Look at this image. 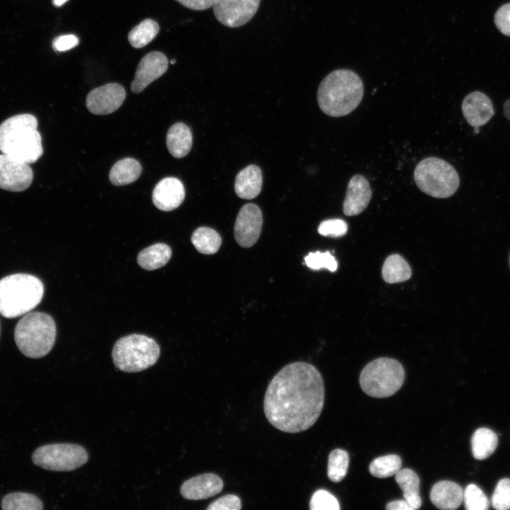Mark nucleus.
<instances>
[{
  "mask_svg": "<svg viewBox=\"0 0 510 510\" xmlns=\"http://www.w3.org/2000/svg\"><path fill=\"white\" fill-rule=\"evenodd\" d=\"M498 444L497 434L489 429H477L471 438L472 453L475 458L484 460L489 457Z\"/></svg>",
  "mask_w": 510,
  "mask_h": 510,
  "instance_id": "393cba45",
  "label": "nucleus"
},
{
  "mask_svg": "<svg viewBox=\"0 0 510 510\" xmlns=\"http://www.w3.org/2000/svg\"><path fill=\"white\" fill-rule=\"evenodd\" d=\"M311 510H339V503L336 498L325 489H318L314 492L310 501Z\"/></svg>",
  "mask_w": 510,
  "mask_h": 510,
  "instance_id": "f704fd0d",
  "label": "nucleus"
},
{
  "mask_svg": "<svg viewBox=\"0 0 510 510\" xmlns=\"http://www.w3.org/2000/svg\"><path fill=\"white\" fill-rule=\"evenodd\" d=\"M175 62H176V60H172L170 61V63L172 64H175Z\"/></svg>",
  "mask_w": 510,
  "mask_h": 510,
  "instance_id": "a18cd8bd",
  "label": "nucleus"
},
{
  "mask_svg": "<svg viewBox=\"0 0 510 510\" xmlns=\"http://www.w3.org/2000/svg\"><path fill=\"white\" fill-rule=\"evenodd\" d=\"M324 387L317 369L305 362H294L281 368L266 389L264 414L277 429L290 434L310 428L324 406Z\"/></svg>",
  "mask_w": 510,
  "mask_h": 510,
  "instance_id": "f257e3e1",
  "label": "nucleus"
},
{
  "mask_svg": "<svg viewBox=\"0 0 510 510\" xmlns=\"http://www.w3.org/2000/svg\"><path fill=\"white\" fill-rule=\"evenodd\" d=\"M363 85L360 76L350 69H336L327 75L317 90L320 109L332 117L349 114L361 103Z\"/></svg>",
  "mask_w": 510,
  "mask_h": 510,
  "instance_id": "f03ea898",
  "label": "nucleus"
},
{
  "mask_svg": "<svg viewBox=\"0 0 510 510\" xmlns=\"http://www.w3.org/2000/svg\"><path fill=\"white\" fill-rule=\"evenodd\" d=\"M347 224L341 219H329L322 221L318 227V232L323 236L339 237L345 235Z\"/></svg>",
  "mask_w": 510,
  "mask_h": 510,
  "instance_id": "c9c22d12",
  "label": "nucleus"
},
{
  "mask_svg": "<svg viewBox=\"0 0 510 510\" xmlns=\"http://www.w3.org/2000/svg\"><path fill=\"white\" fill-rule=\"evenodd\" d=\"M372 191L368 181L362 175H354L349 181L343 203V211L346 216L361 213L368 205Z\"/></svg>",
  "mask_w": 510,
  "mask_h": 510,
  "instance_id": "dca6fc26",
  "label": "nucleus"
},
{
  "mask_svg": "<svg viewBox=\"0 0 510 510\" xmlns=\"http://www.w3.org/2000/svg\"><path fill=\"white\" fill-rule=\"evenodd\" d=\"M492 506L497 510L510 509V479L500 480L494 489L492 499Z\"/></svg>",
  "mask_w": 510,
  "mask_h": 510,
  "instance_id": "72a5a7b5",
  "label": "nucleus"
},
{
  "mask_svg": "<svg viewBox=\"0 0 510 510\" xmlns=\"http://www.w3.org/2000/svg\"><path fill=\"white\" fill-rule=\"evenodd\" d=\"M222 480L216 474L208 472L193 477L185 481L180 488L181 496L188 500H201L215 496L223 488Z\"/></svg>",
  "mask_w": 510,
  "mask_h": 510,
  "instance_id": "2eb2a0df",
  "label": "nucleus"
},
{
  "mask_svg": "<svg viewBox=\"0 0 510 510\" xmlns=\"http://www.w3.org/2000/svg\"><path fill=\"white\" fill-rule=\"evenodd\" d=\"M430 499L437 508L443 510L458 509L463 502V490L457 483L441 480L435 483L430 492Z\"/></svg>",
  "mask_w": 510,
  "mask_h": 510,
  "instance_id": "6ab92c4d",
  "label": "nucleus"
},
{
  "mask_svg": "<svg viewBox=\"0 0 510 510\" xmlns=\"http://www.w3.org/2000/svg\"><path fill=\"white\" fill-rule=\"evenodd\" d=\"M89 459L85 448L73 443H53L38 448L32 455L35 465L43 469L72 471L84 465Z\"/></svg>",
  "mask_w": 510,
  "mask_h": 510,
  "instance_id": "1a4fd4ad",
  "label": "nucleus"
},
{
  "mask_svg": "<svg viewBox=\"0 0 510 510\" xmlns=\"http://www.w3.org/2000/svg\"><path fill=\"white\" fill-rule=\"evenodd\" d=\"M263 217L260 208L248 203L240 209L234 224V237L239 245L250 247L258 240L262 227Z\"/></svg>",
  "mask_w": 510,
  "mask_h": 510,
  "instance_id": "f8f14e48",
  "label": "nucleus"
},
{
  "mask_svg": "<svg viewBox=\"0 0 510 510\" xmlns=\"http://www.w3.org/2000/svg\"><path fill=\"white\" fill-rule=\"evenodd\" d=\"M395 480L403 492L404 499L414 510L420 508L421 506V499L419 495L420 481L416 473L409 468H404L395 474Z\"/></svg>",
  "mask_w": 510,
  "mask_h": 510,
  "instance_id": "5701e85b",
  "label": "nucleus"
},
{
  "mask_svg": "<svg viewBox=\"0 0 510 510\" xmlns=\"http://www.w3.org/2000/svg\"><path fill=\"white\" fill-rule=\"evenodd\" d=\"M509 260H510V259H509ZM509 263H510V261H509Z\"/></svg>",
  "mask_w": 510,
  "mask_h": 510,
  "instance_id": "49530a36",
  "label": "nucleus"
},
{
  "mask_svg": "<svg viewBox=\"0 0 510 510\" xmlns=\"http://www.w3.org/2000/svg\"><path fill=\"white\" fill-rule=\"evenodd\" d=\"M404 377V370L399 361L383 357L370 361L363 368L359 382L368 395L384 398L400 389Z\"/></svg>",
  "mask_w": 510,
  "mask_h": 510,
  "instance_id": "0eeeda50",
  "label": "nucleus"
},
{
  "mask_svg": "<svg viewBox=\"0 0 510 510\" xmlns=\"http://www.w3.org/2000/svg\"><path fill=\"white\" fill-rule=\"evenodd\" d=\"M463 502L467 510H487L489 502L483 491L476 484H468L463 491Z\"/></svg>",
  "mask_w": 510,
  "mask_h": 510,
  "instance_id": "2f4dec72",
  "label": "nucleus"
},
{
  "mask_svg": "<svg viewBox=\"0 0 510 510\" xmlns=\"http://www.w3.org/2000/svg\"><path fill=\"white\" fill-rule=\"evenodd\" d=\"M4 510H42L41 500L32 494L13 492L6 495L1 503Z\"/></svg>",
  "mask_w": 510,
  "mask_h": 510,
  "instance_id": "cd10ccee",
  "label": "nucleus"
},
{
  "mask_svg": "<svg viewBox=\"0 0 510 510\" xmlns=\"http://www.w3.org/2000/svg\"><path fill=\"white\" fill-rule=\"evenodd\" d=\"M305 264L311 269L327 268L332 272L337 269V262L329 251L311 252L305 257Z\"/></svg>",
  "mask_w": 510,
  "mask_h": 510,
  "instance_id": "473e14b6",
  "label": "nucleus"
},
{
  "mask_svg": "<svg viewBox=\"0 0 510 510\" xmlns=\"http://www.w3.org/2000/svg\"><path fill=\"white\" fill-rule=\"evenodd\" d=\"M159 30L158 23L152 19H145L134 27L128 34L130 45L141 48L150 42Z\"/></svg>",
  "mask_w": 510,
  "mask_h": 510,
  "instance_id": "c85d7f7f",
  "label": "nucleus"
},
{
  "mask_svg": "<svg viewBox=\"0 0 510 510\" xmlns=\"http://www.w3.org/2000/svg\"><path fill=\"white\" fill-rule=\"evenodd\" d=\"M14 339L21 352L28 358H39L52 348L56 325L52 317L41 312H28L18 321Z\"/></svg>",
  "mask_w": 510,
  "mask_h": 510,
  "instance_id": "39448f33",
  "label": "nucleus"
},
{
  "mask_svg": "<svg viewBox=\"0 0 510 510\" xmlns=\"http://www.w3.org/2000/svg\"><path fill=\"white\" fill-rule=\"evenodd\" d=\"M462 111L467 122L474 128L484 125L494 114L491 100L480 91H474L465 96Z\"/></svg>",
  "mask_w": 510,
  "mask_h": 510,
  "instance_id": "a211bd4d",
  "label": "nucleus"
},
{
  "mask_svg": "<svg viewBox=\"0 0 510 510\" xmlns=\"http://www.w3.org/2000/svg\"><path fill=\"white\" fill-rule=\"evenodd\" d=\"M185 189L181 181L174 177L162 179L152 192V202L160 210L171 211L177 208L183 201Z\"/></svg>",
  "mask_w": 510,
  "mask_h": 510,
  "instance_id": "f3484780",
  "label": "nucleus"
},
{
  "mask_svg": "<svg viewBox=\"0 0 510 510\" xmlns=\"http://www.w3.org/2000/svg\"><path fill=\"white\" fill-rule=\"evenodd\" d=\"M242 509V502L239 497L234 494H225L208 505L207 510H239Z\"/></svg>",
  "mask_w": 510,
  "mask_h": 510,
  "instance_id": "e433bc0d",
  "label": "nucleus"
},
{
  "mask_svg": "<svg viewBox=\"0 0 510 510\" xmlns=\"http://www.w3.org/2000/svg\"><path fill=\"white\" fill-rule=\"evenodd\" d=\"M44 285L36 276L14 273L0 280V314L6 318L24 315L42 300Z\"/></svg>",
  "mask_w": 510,
  "mask_h": 510,
  "instance_id": "20e7f679",
  "label": "nucleus"
},
{
  "mask_svg": "<svg viewBox=\"0 0 510 510\" xmlns=\"http://www.w3.org/2000/svg\"><path fill=\"white\" fill-rule=\"evenodd\" d=\"M261 171L256 165L247 166L236 176L234 191L240 198L249 200L256 198L261 192Z\"/></svg>",
  "mask_w": 510,
  "mask_h": 510,
  "instance_id": "aec40b11",
  "label": "nucleus"
},
{
  "mask_svg": "<svg viewBox=\"0 0 510 510\" xmlns=\"http://www.w3.org/2000/svg\"><path fill=\"white\" fill-rule=\"evenodd\" d=\"M125 95L123 86L109 83L91 90L86 96V105L93 114L107 115L120 107Z\"/></svg>",
  "mask_w": 510,
  "mask_h": 510,
  "instance_id": "ddd939ff",
  "label": "nucleus"
},
{
  "mask_svg": "<svg viewBox=\"0 0 510 510\" xmlns=\"http://www.w3.org/2000/svg\"><path fill=\"white\" fill-rule=\"evenodd\" d=\"M411 275L412 271L409 264L400 255L392 254L385 259L382 268V276L387 283L403 282L408 280Z\"/></svg>",
  "mask_w": 510,
  "mask_h": 510,
  "instance_id": "a878e982",
  "label": "nucleus"
},
{
  "mask_svg": "<svg viewBox=\"0 0 510 510\" xmlns=\"http://www.w3.org/2000/svg\"><path fill=\"white\" fill-rule=\"evenodd\" d=\"M402 460L395 454L386 455L374 459L369 465L370 474L376 477L385 478L395 474L401 469Z\"/></svg>",
  "mask_w": 510,
  "mask_h": 510,
  "instance_id": "7c9ffc66",
  "label": "nucleus"
},
{
  "mask_svg": "<svg viewBox=\"0 0 510 510\" xmlns=\"http://www.w3.org/2000/svg\"><path fill=\"white\" fill-rule=\"evenodd\" d=\"M414 178L421 191L438 198L451 196L460 184L458 174L453 166L437 157L421 160L414 169Z\"/></svg>",
  "mask_w": 510,
  "mask_h": 510,
  "instance_id": "6e6552de",
  "label": "nucleus"
},
{
  "mask_svg": "<svg viewBox=\"0 0 510 510\" xmlns=\"http://www.w3.org/2000/svg\"><path fill=\"white\" fill-rule=\"evenodd\" d=\"M183 6L195 10L203 11L212 7L215 0H176Z\"/></svg>",
  "mask_w": 510,
  "mask_h": 510,
  "instance_id": "ea45409f",
  "label": "nucleus"
},
{
  "mask_svg": "<svg viewBox=\"0 0 510 510\" xmlns=\"http://www.w3.org/2000/svg\"><path fill=\"white\" fill-rule=\"evenodd\" d=\"M494 23L502 33L510 36V3L504 4L497 10Z\"/></svg>",
  "mask_w": 510,
  "mask_h": 510,
  "instance_id": "4c0bfd02",
  "label": "nucleus"
},
{
  "mask_svg": "<svg viewBox=\"0 0 510 510\" xmlns=\"http://www.w3.org/2000/svg\"><path fill=\"white\" fill-rule=\"evenodd\" d=\"M168 60L161 52L147 54L140 62L131 84L135 94L142 92L148 85L163 75L168 68Z\"/></svg>",
  "mask_w": 510,
  "mask_h": 510,
  "instance_id": "4468645a",
  "label": "nucleus"
},
{
  "mask_svg": "<svg viewBox=\"0 0 510 510\" xmlns=\"http://www.w3.org/2000/svg\"><path fill=\"white\" fill-rule=\"evenodd\" d=\"M349 464V455L342 449L333 450L328 457L327 476L334 482H341L346 476Z\"/></svg>",
  "mask_w": 510,
  "mask_h": 510,
  "instance_id": "c756f323",
  "label": "nucleus"
},
{
  "mask_svg": "<svg viewBox=\"0 0 510 510\" xmlns=\"http://www.w3.org/2000/svg\"><path fill=\"white\" fill-rule=\"evenodd\" d=\"M142 172L140 163L133 158L118 161L111 168L109 179L115 186H124L135 181Z\"/></svg>",
  "mask_w": 510,
  "mask_h": 510,
  "instance_id": "4be33fe9",
  "label": "nucleus"
},
{
  "mask_svg": "<svg viewBox=\"0 0 510 510\" xmlns=\"http://www.w3.org/2000/svg\"><path fill=\"white\" fill-rule=\"evenodd\" d=\"M160 348L154 339L133 334L119 339L112 351L114 365L120 370L135 373L144 370L159 359Z\"/></svg>",
  "mask_w": 510,
  "mask_h": 510,
  "instance_id": "423d86ee",
  "label": "nucleus"
},
{
  "mask_svg": "<svg viewBox=\"0 0 510 510\" xmlns=\"http://www.w3.org/2000/svg\"><path fill=\"white\" fill-rule=\"evenodd\" d=\"M504 115L510 120V99L507 100L504 104Z\"/></svg>",
  "mask_w": 510,
  "mask_h": 510,
  "instance_id": "79ce46f5",
  "label": "nucleus"
},
{
  "mask_svg": "<svg viewBox=\"0 0 510 510\" xmlns=\"http://www.w3.org/2000/svg\"><path fill=\"white\" fill-rule=\"evenodd\" d=\"M33 172L28 164L7 154H0V188L21 192L32 183Z\"/></svg>",
  "mask_w": 510,
  "mask_h": 510,
  "instance_id": "9b49d317",
  "label": "nucleus"
},
{
  "mask_svg": "<svg viewBox=\"0 0 510 510\" xmlns=\"http://www.w3.org/2000/svg\"><path fill=\"white\" fill-rule=\"evenodd\" d=\"M191 242L200 253L212 254L218 251L222 239L215 230L207 227H200L193 233Z\"/></svg>",
  "mask_w": 510,
  "mask_h": 510,
  "instance_id": "bb28decb",
  "label": "nucleus"
},
{
  "mask_svg": "<svg viewBox=\"0 0 510 510\" xmlns=\"http://www.w3.org/2000/svg\"><path fill=\"white\" fill-rule=\"evenodd\" d=\"M385 508L387 510H414L405 499L392 501L387 504Z\"/></svg>",
  "mask_w": 510,
  "mask_h": 510,
  "instance_id": "a19ab883",
  "label": "nucleus"
},
{
  "mask_svg": "<svg viewBox=\"0 0 510 510\" xmlns=\"http://www.w3.org/2000/svg\"><path fill=\"white\" fill-rule=\"evenodd\" d=\"M474 130H475V133H477V134L479 133V130H479V128H478V127L474 128Z\"/></svg>",
  "mask_w": 510,
  "mask_h": 510,
  "instance_id": "c03bdc74",
  "label": "nucleus"
},
{
  "mask_svg": "<svg viewBox=\"0 0 510 510\" xmlns=\"http://www.w3.org/2000/svg\"><path fill=\"white\" fill-rule=\"evenodd\" d=\"M38 120L32 114L11 116L0 124V151L28 164L42 156L43 149Z\"/></svg>",
  "mask_w": 510,
  "mask_h": 510,
  "instance_id": "7ed1b4c3",
  "label": "nucleus"
},
{
  "mask_svg": "<svg viewBox=\"0 0 510 510\" xmlns=\"http://www.w3.org/2000/svg\"><path fill=\"white\" fill-rule=\"evenodd\" d=\"M67 1L68 0H52V3L55 6H60Z\"/></svg>",
  "mask_w": 510,
  "mask_h": 510,
  "instance_id": "37998d69",
  "label": "nucleus"
},
{
  "mask_svg": "<svg viewBox=\"0 0 510 510\" xmlns=\"http://www.w3.org/2000/svg\"><path fill=\"white\" fill-rule=\"evenodd\" d=\"M171 256V248L164 243H157L142 250L137 263L144 269L152 271L164 266Z\"/></svg>",
  "mask_w": 510,
  "mask_h": 510,
  "instance_id": "b1692460",
  "label": "nucleus"
},
{
  "mask_svg": "<svg viewBox=\"0 0 510 510\" xmlns=\"http://www.w3.org/2000/svg\"><path fill=\"white\" fill-rule=\"evenodd\" d=\"M79 43V38L72 34L57 37L52 42V47L55 51L64 52L76 47Z\"/></svg>",
  "mask_w": 510,
  "mask_h": 510,
  "instance_id": "58836bf2",
  "label": "nucleus"
},
{
  "mask_svg": "<svg viewBox=\"0 0 510 510\" xmlns=\"http://www.w3.org/2000/svg\"><path fill=\"white\" fill-rule=\"evenodd\" d=\"M261 0H215L212 8L216 19L229 28L245 25L256 14Z\"/></svg>",
  "mask_w": 510,
  "mask_h": 510,
  "instance_id": "9d476101",
  "label": "nucleus"
},
{
  "mask_svg": "<svg viewBox=\"0 0 510 510\" xmlns=\"http://www.w3.org/2000/svg\"><path fill=\"white\" fill-rule=\"evenodd\" d=\"M193 136L190 128L183 123L174 124L166 135V146L176 158L186 156L192 147Z\"/></svg>",
  "mask_w": 510,
  "mask_h": 510,
  "instance_id": "412c9836",
  "label": "nucleus"
}]
</instances>
